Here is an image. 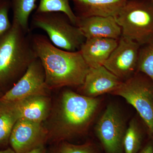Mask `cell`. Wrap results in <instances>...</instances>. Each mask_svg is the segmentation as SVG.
<instances>
[{"instance_id":"obj_27","label":"cell","mask_w":153,"mask_h":153,"mask_svg":"<svg viewBox=\"0 0 153 153\" xmlns=\"http://www.w3.org/2000/svg\"><path fill=\"white\" fill-rule=\"evenodd\" d=\"M146 1H151L153 2V0H146Z\"/></svg>"},{"instance_id":"obj_9","label":"cell","mask_w":153,"mask_h":153,"mask_svg":"<svg viewBox=\"0 0 153 153\" xmlns=\"http://www.w3.org/2000/svg\"><path fill=\"white\" fill-rule=\"evenodd\" d=\"M140 45L121 36L118 43L103 66L122 81L137 72Z\"/></svg>"},{"instance_id":"obj_23","label":"cell","mask_w":153,"mask_h":153,"mask_svg":"<svg viewBox=\"0 0 153 153\" xmlns=\"http://www.w3.org/2000/svg\"><path fill=\"white\" fill-rule=\"evenodd\" d=\"M138 153H153V140H150L145 144Z\"/></svg>"},{"instance_id":"obj_5","label":"cell","mask_w":153,"mask_h":153,"mask_svg":"<svg viewBox=\"0 0 153 153\" xmlns=\"http://www.w3.org/2000/svg\"><path fill=\"white\" fill-rule=\"evenodd\" d=\"M114 18L123 37L140 46L153 38V2L128 0Z\"/></svg>"},{"instance_id":"obj_19","label":"cell","mask_w":153,"mask_h":153,"mask_svg":"<svg viewBox=\"0 0 153 153\" xmlns=\"http://www.w3.org/2000/svg\"><path fill=\"white\" fill-rule=\"evenodd\" d=\"M70 0H40L36 12H61L76 25L77 17L70 5Z\"/></svg>"},{"instance_id":"obj_1","label":"cell","mask_w":153,"mask_h":153,"mask_svg":"<svg viewBox=\"0 0 153 153\" xmlns=\"http://www.w3.org/2000/svg\"><path fill=\"white\" fill-rule=\"evenodd\" d=\"M33 50L43 66L49 89L79 87L83 84L89 67L79 50L70 52L55 47L47 36H30Z\"/></svg>"},{"instance_id":"obj_7","label":"cell","mask_w":153,"mask_h":153,"mask_svg":"<svg viewBox=\"0 0 153 153\" xmlns=\"http://www.w3.org/2000/svg\"><path fill=\"white\" fill-rule=\"evenodd\" d=\"M127 126L114 105H107L96 124V135L105 153H124V137Z\"/></svg>"},{"instance_id":"obj_25","label":"cell","mask_w":153,"mask_h":153,"mask_svg":"<svg viewBox=\"0 0 153 153\" xmlns=\"http://www.w3.org/2000/svg\"><path fill=\"white\" fill-rule=\"evenodd\" d=\"M0 153H16L11 147H8L4 149L0 150Z\"/></svg>"},{"instance_id":"obj_11","label":"cell","mask_w":153,"mask_h":153,"mask_svg":"<svg viewBox=\"0 0 153 153\" xmlns=\"http://www.w3.org/2000/svg\"><path fill=\"white\" fill-rule=\"evenodd\" d=\"M123 82L103 66L89 68L79 90L82 95L95 98L104 94L111 93Z\"/></svg>"},{"instance_id":"obj_4","label":"cell","mask_w":153,"mask_h":153,"mask_svg":"<svg viewBox=\"0 0 153 153\" xmlns=\"http://www.w3.org/2000/svg\"><path fill=\"white\" fill-rule=\"evenodd\" d=\"M32 23L33 27L47 33L53 45L63 50L78 51L85 40L79 28L61 12H36L32 17Z\"/></svg>"},{"instance_id":"obj_10","label":"cell","mask_w":153,"mask_h":153,"mask_svg":"<svg viewBox=\"0 0 153 153\" xmlns=\"http://www.w3.org/2000/svg\"><path fill=\"white\" fill-rule=\"evenodd\" d=\"M48 131L41 123L19 119L10 137L9 144L16 153H26L42 145Z\"/></svg>"},{"instance_id":"obj_14","label":"cell","mask_w":153,"mask_h":153,"mask_svg":"<svg viewBox=\"0 0 153 153\" xmlns=\"http://www.w3.org/2000/svg\"><path fill=\"white\" fill-rule=\"evenodd\" d=\"M128 0H70L77 17H115Z\"/></svg>"},{"instance_id":"obj_26","label":"cell","mask_w":153,"mask_h":153,"mask_svg":"<svg viewBox=\"0 0 153 153\" xmlns=\"http://www.w3.org/2000/svg\"><path fill=\"white\" fill-rule=\"evenodd\" d=\"M3 94L0 93V97H1V96Z\"/></svg>"},{"instance_id":"obj_15","label":"cell","mask_w":153,"mask_h":153,"mask_svg":"<svg viewBox=\"0 0 153 153\" xmlns=\"http://www.w3.org/2000/svg\"><path fill=\"white\" fill-rule=\"evenodd\" d=\"M13 102L19 119L42 123L49 116L51 103L47 95H37Z\"/></svg>"},{"instance_id":"obj_3","label":"cell","mask_w":153,"mask_h":153,"mask_svg":"<svg viewBox=\"0 0 153 153\" xmlns=\"http://www.w3.org/2000/svg\"><path fill=\"white\" fill-rule=\"evenodd\" d=\"M0 36V93H5L37 58L30 36L16 21Z\"/></svg>"},{"instance_id":"obj_20","label":"cell","mask_w":153,"mask_h":153,"mask_svg":"<svg viewBox=\"0 0 153 153\" xmlns=\"http://www.w3.org/2000/svg\"><path fill=\"white\" fill-rule=\"evenodd\" d=\"M137 72L144 74L153 83V38L140 47Z\"/></svg>"},{"instance_id":"obj_21","label":"cell","mask_w":153,"mask_h":153,"mask_svg":"<svg viewBox=\"0 0 153 153\" xmlns=\"http://www.w3.org/2000/svg\"><path fill=\"white\" fill-rule=\"evenodd\" d=\"M56 153H102L97 145L88 141L81 145H75L67 142L61 143Z\"/></svg>"},{"instance_id":"obj_17","label":"cell","mask_w":153,"mask_h":153,"mask_svg":"<svg viewBox=\"0 0 153 153\" xmlns=\"http://www.w3.org/2000/svg\"><path fill=\"white\" fill-rule=\"evenodd\" d=\"M37 0H12L13 20L17 22L25 33L30 31L29 20L30 15L37 9Z\"/></svg>"},{"instance_id":"obj_8","label":"cell","mask_w":153,"mask_h":153,"mask_svg":"<svg viewBox=\"0 0 153 153\" xmlns=\"http://www.w3.org/2000/svg\"><path fill=\"white\" fill-rule=\"evenodd\" d=\"M43 66L38 58L31 63L24 75L0 97V101L14 102L37 95H47Z\"/></svg>"},{"instance_id":"obj_13","label":"cell","mask_w":153,"mask_h":153,"mask_svg":"<svg viewBox=\"0 0 153 153\" xmlns=\"http://www.w3.org/2000/svg\"><path fill=\"white\" fill-rule=\"evenodd\" d=\"M118 41L106 38L85 39L79 50L89 68H95L103 66Z\"/></svg>"},{"instance_id":"obj_16","label":"cell","mask_w":153,"mask_h":153,"mask_svg":"<svg viewBox=\"0 0 153 153\" xmlns=\"http://www.w3.org/2000/svg\"><path fill=\"white\" fill-rule=\"evenodd\" d=\"M18 120L13 102L0 101V150L8 148L11 132Z\"/></svg>"},{"instance_id":"obj_18","label":"cell","mask_w":153,"mask_h":153,"mask_svg":"<svg viewBox=\"0 0 153 153\" xmlns=\"http://www.w3.org/2000/svg\"><path fill=\"white\" fill-rule=\"evenodd\" d=\"M143 137L137 122L135 119L130 121L123 139L124 153H138L142 149Z\"/></svg>"},{"instance_id":"obj_6","label":"cell","mask_w":153,"mask_h":153,"mask_svg":"<svg viewBox=\"0 0 153 153\" xmlns=\"http://www.w3.org/2000/svg\"><path fill=\"white\" fill-rule=\"evenodd\" d=\"M111 94L123 97L133 106L153 140V83L144 74L136 72Z\"/></svg>"},{"instance_id":"obj_12","label":"cell","mask_w":153,"mask_h":153,"mask_svg":"<svg viewBox=\"0 0 153 153\" xmlns=\"http://www.w3.org/2000/svg\"><path fill=\"white\" fill-rule=\"evenodd\" d=\"M76 25L85 39L106 38L119 40L122 36L121 28L114 17H77Z\"/></svg>"},{"instance_id":"obj_22","label":"cell","mask_w":153,"mask_h":153,"mask_svg":"<svg viewBox=\"0 0 153 153\" xmlns=\"http://www.w3.org/2000/svg\"><path fill=\"white\" fill-rule=\"evenodd\" d=\"M10 6L7 0H0V36L5 33L12 26L9 18Z\"/></svg>"},{"instance_id":"obj_2","label":"cell","mask_w":153,"mask_h":153,"mask_svg":"<svg viewBox=\"0 0 153 153\" xmlns=\"http://www.w3.org/2000/svg\"><path fill=\"white\" fill-rule=\"evenodd\" d=\"M97 97H88L72 91L61 94L53 119L50 134L64 140L85 134L100 106Z\"/></svg>"},{"instance_id":"obj_24","label":"cell","mask_w":153,"mask_h":153,"mask_svg":"<svg viewBox=\"0 0 153 153\" xmlns=\"http://www.w3.org/2000/svg\"><path fill=\"white\" fill-rule=\"evenodd\" d=\"M44 149L43 145L35 148L26 153H44Z\"/></svg>"}]
</instances>
